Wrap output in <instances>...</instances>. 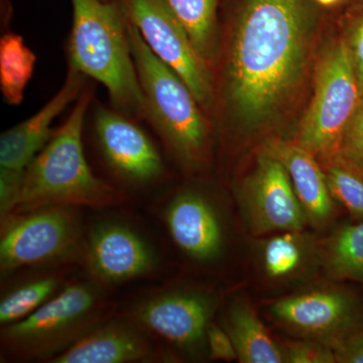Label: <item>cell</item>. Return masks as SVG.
<instances>
[{
    "mask_svg": "<svg viewBox=\"0 0 363 363\" xmlns=\"http://www.w3.org/2000/svg\"><path fill=\"white\" fill-rule=\"evenodd\" d=\"M222 75L227 111L241 128L271 123L304 74L315 0H236Z\"/></svg>",
    "mask_w": 363,
    "mask_h": 363,
    "instance_id": "obj_1",
    "label": "cell"
},
{
    "mask_svg": "<svg viewBox=\"0 0 363 363\" xmlns=\"http://www.w3.org/2000/svg\"><path fill=\"white\" fill-rule=\"evenodd\" d=\"M92 95L84 88L65 123L26 167L11 215L48 206L111 207L125 200L123 192L95 176L86 161L82 131Z\"/></svg>",
    "mask_w": 363,
    "mask_h": 363,
    "instance_id": "obj_2",
    "label": "cell"
},
{
    "mask_svg": "<svg viewBox=\"0 0 363 363\" xmlns=\"http://www.w3.org/2000/svg\"><path fill=\"white\" fill-rule=\"evenodd\" d=\"M69 64L106 88L116 111L145 119V101L131 55L128 20L118 0H71Z\"/></svg>",
    "mask_w": 363,
    "mask_h": 363,
    "instance_id": "obj_3",
    "label": "cell"
},
{
    "mask_svg": "<svg viewBox=\"0 0 363 363\" xmlns=\"http://www.w3.org/2000/svg\"><path fill=\"white\" fill-rule=\"evenodd\" d=\"M131 55L142 88L145 119L185 168L207 161L210 133L201 105L178 74L157 59L128 21Z\"/></svg>",
    "mask_w": 363,
    "mask_h": 363,
    "instance_id": "obj_4",
    "label": "cell"
},
{
    "mask_svg": "<svg viewBox=\"0 0 363 363\" xmlns=\"http://www.w3.org/2000/svg\"><path fill=\"white\" fill-rule=\"evenodd\" d=\"M104 310L95 286L70 284L30 316L4 326L2 344L13 357H55L99 325Z\"/></svg>",
    "mask_w": 363,
    "mask_h": 363,
    "instance_id": "obj_5",
    "label": "cell"
},
{
    "mask_svg": "<svg viewBox=\"0 0 363 363\" xmlns=\"http://www.w3.org/2000/svg\"><path fill=\"white\" fill-rule=\"evenodd\" d=\"M362 97L347 42L339 40L325 54L318 68L314 97L296 143L319 161L338 155L344 133Z\"/></svg>",
    "mask_w": 363,
    "mask_h": 363,
    "instance_id": "obj_6",
    "label": "cell"
},
{
    "mask_svg": "<svg viewBox=\"0 0 363 363\" xmlns=\"http://www.w3.org/2000/svg\"><path fill=\"white\" fill-rule=\"evenodd\" d=\"M2 224L0 269L4 274L61 259L80 240L77 207L39 208L11 215Z\"/></svg>",
    "mask_w": 363,
    "mask_h": 363,
    "instance_id": "obj_7",
    "label": "cell"
},
{
    "mask_svg": "<svg viewBox=\"0 0 363 363\" xmlns=\"http://www.w3.org/2000/svg\"><path fill=\"white\" fill-rule=\"evenodd\" d=\"M126 20L138 28L150 51L187 84L201 107H209L213 85L207 62L164 0H118Z\"/></svg>",
    "mask_w": 363,
    "mask_h": 363,
    "instance_id": "obj_8",
    "label": "cell"
},
{
    "mask_svg": "<svg viewBox=\"0 0 363 363\" xmlns=\"http://www.w3.org/2000/svg\"><path fill=\"white\" fill-rule=\"evenodd\" d=\"M267 313L274 323L298 338L332 348L363 324V298L342 286H320L272 301Z\"/></svg>",
    "mask_w": 363,
    "mask_h": 363,
    "instance_id": "obj_9",
    "label": "cell"
},
{
    "mask_svg": "<svg viewBox=\"0 0 363 363\" xmlns=\"http://www.w3.org/2000/svg\"><path fill=\"white\" fill-rule=\"evenodd\" d=\"M216 305L214 296L205 291L168 289L143 298L131 314L143 330L184 352L196 353L207 345Z\"/></svg>",
    "mask_w": 363,
    "mask_h": 363,
    "instance_id": "obj_10",
    "label": "cell"
},
{
    "mask_svg": "<svg viewBox=\"0 0 363 363\" xmlns=\"http://www.w3.org/2000/svg\"><path fill=\"white\" fill-rule=\"evenodd\" d=\"M238 201L248 230L257 238L309 224L285 167L266 152L241 185Z\"/></svg>",
    "mask_w": 363,
    "mask_h": 363,
    "instance_id": "obj_11",
    "label": "cell"
},
{
    "mask_svg": "<svg viewBox=\"0 0 363 363\" xmlns=\"http://www.w3.org/2000/svg\"><path fill=\"white\" fill-rule=\"evenodd\" d=\"M85 262L90 276L100 285H119L157 269V257L149 243L118 222H104L90 231Z\"/></svg>",
    "mask_w": 363,
    "mask_h": 363,
    "instance_id": "obj_12",
    "label": "cell"
},
{
    "mask_svg": "<svg viewBox=\"0 0 363 363\" xmlns=\"http://www.w3.org/2000/svg\"><path fill=\"white\" fill-rule=\"evenodd\" d=\"M116 109L97 107L95 133L107 164L116 175L138 185L156 182L164 174V164L149 136Z\"/></svg>",
    "mask_w": 363,
    "mask_h": 363,
    "instance_id": "obj_13",
    "label": "cell"
},
{
    "mask_svg": "<svg viewBox=\"0 0 363 363\" xmlns=\"http://www.w3.org/2000/svg\"><path fill=\"white\" fill-rule=\"evenodd\" d=\"M164 222L177 247L191 259L209 262L221 257L223 227L213 205L200 193L177 194L164 210Z\"/></svg>",
    "mask_w": 363,
    "mask_h": 363,
    "instance_id": "obj_14",
    "label": "cell"
},
{
    "mask_svg": "<svg viewBox=\"0 0 363 363\" xmlns=\"http://www.w3.org/2000/svg\"><path fill=\"white\" fill-rule=\"evenodd\" d=\"M84 74L69 64L65 82L58 92L40 109L0 138V167L26 169L30 162L51 140L55 130L51 128L55 119L76 101L85 88Z\"/></svg>",
    "mask_w": 363,
    "mask_h": 363,
    "instance_id": "obj_15",
    "label": "cell"
},
{
    "mask_svg": "<svg viewBox=\"0 0 363 363\" xmlns=\"http://www.w3.org/2000/svg\"><path fill=\"white\" fill-rule=\"evenodd\" d=\"M285 167L308 223L323 228L337 215L336 202L329 191L323 168L317 157L297 143L272 140L264 150Z\"/></svg>",
    "mask_w": 363,
    "mask_h": 363,
    "instance_id": "obj_16",
    "label": "cell"
},
{
    "mask_svg": "<svg viewBox=\"0 0 363 363\" xmlns=\"http://www.w3.org/2000/svg\"><path fill=\"white\" fill-rule=\"evenodd\" d=\"M138 325L111 322L86 333L63 352L52 358L54 363H128L149 359L152 344Z\"/></svg>",
    "mask_w": 363,
    "mask_h": 363,
    "instance_id": "obj_17",
    "label": "cell"
},
{
    "mask_svg": "<svg viewBox=\"0 0 363 363\" xmlns=\"http://www.w3.org/2000/svg\"><path fill=\"white\" fill-rule=\"evenodd\" d=\"M257 262L272 284H296L322 267V245L305 229L269 234L257 245Z\"/></svg>",
    "mask_w": 363,
    "mask_h": 363,
    "instance_id": "obj_18",
    "label": "cell"
},
{
    "mask_svg": "<svg viewBox=\"0 0 363 363\" xmlns=\"http://www.w3.org/2000/svg\"><path fill=\"white\" fill-rule=\"evenodd\" d=\"M225 329L233 339L241 363H284L278 341L247 301L238 300L228 308Z\"/></svg>",
    "mask_w": 363,
    "mask_h": 363,
    "instance_id": "obj_19",
    "label": "cell"
},
{
    "mask_svg": "<svg viewBox=\"0 0 363 363\" xmlns=\"http://www.w3.org/2000/svg\"><path fill=\"white\" fill-rule=\"evenodd\" d=\"M322 269L331 281L363 286V220L332 233L322 245Z\"/></svg>",
    "mask_w": 363,
    "mask_h": 363,
    "instance_id": "obj_20",
    "label": "cell"
},
{
    "mask_svg": "<svg viewBox=\"0 0 363 363\" xmlns=\"http://www.w3.org/2000/svg\"><path fill=\"white\" fill-rule=\"evenodd\" d=\"M219 1L220 0H164L207 64L214 54Z\"/></svg>",
    "mask_w": 363,
    "mask_h": 363,
    "instance_id": "obj_21",
    "label": "cell"
},
{
    "mask_svg": "<svg viewBox=\"0 0 363 363\" xmlns=\"http://www.w3.org/2000/svg\"><path fill=\"white\" fill-rule=\"evenodd\" d=\"M35 54L26 47L23 38L9 33L0 40V88L7 104L18 105L35 68Z\"/></svg>",
    "mask_w": 363,
    "mask_h": 363,
    "instance_id": "obj_22",
    "label": "cell"
},
{
    "mask_svg": "<svg viewBox=\"0 0 363 363\" xmlns=\"http://www.w3.org/2000/svg\"><path fill=\"white\" fill-rule=\"evenodd\" d=\"M321 162L334 201L353 220H363V169L339 154Z\"/></svg>",
    "mask_w": 363,
    "mask_h": 363,
    "instance_id": "obj_23",
    "label": "cell"
},
{
    "mask_svg": "<svg viewBox=\"0 0 363 363\" xmlns=\"http://www.w3.org/2000/svg\"><path fill=\"white\" fill-rule=\"evenodd\" d=\"M60 283L58 277H44L7 294L0 302V323L7 326L30 316L58 294Z\"/></svg>",
    "mask_w": 363,
    "mask_h": 363,
    "instance_id": "obj_24",
    "label": "cell"
},
{
    "mask_svg": "<svg viewBox=\"0 0 363 363\" xmlns=\"http://www.w3.org/2000/svg\"><path fill=\"white\" fill-rule=\"evenodd\" d=\"M286 363H335L330 346L311 339L298 338L279 342Z\"/></svg>",
    "mask_w": 363,
    "mask_h": 363,
    "instance_id": "obj_25",
    "label": "cell"
},
{
    "mask_svg": "<svg viewBox=\"0 0 363 363\" xmlns=\"http://www.w3.org/2000/svg\"><path fill=\"white\" fill-rule=\"evenodd\" d=\"M339 155L363 169V96L344 133Z\"/></svg>",
    "mask_w": 363,
    "mask_h": 363,
    "instance_id": "obj_26",
    "label": "cell"
},
{
    "mask_svg": "<svg viewBox=\"0 0 363 363\" xmlns=\"http://www.w3.org/2000/svg\"><path fill=\"white\" fill-rule=\"evenodd\" d=\"M26 169H13L0 167V214L1 221L13 213L21 186Z\"/></svg>",
    "mask_w": 363,
    "mask_h": 363,
    "instance_id": "obj_27",
    "label": "cell"
},
{
    "mask_svg": "<svg viewBox=\"0 0 363 363\" xmlns=\"http://www.w3.org/2000/svg\"><path fill=\"white\" fill-rule=\"evenodd\" d=\"M207 350L213 359L233 362L238 359V353L233 339L225 328L213 323L209 325L206 335Z\"/></svg>",
    "mask_w": 363,
    "mask_h": 363,
    "instance_id": "obj_28",
    "label": "cell"
},
{
    "mask_svg": "<svg viewBox=\"0 0 363 363\" xmlns=\"http://www.w3.org/2000/svg\"><path fill=\"white\" fill-rule=\"evenodd\" d=\"M337 363H363V324L334 344Z\"/></svg>",
    "mask_w": 363,
    "mask_h": 363,
    "instance_id": "obj_29",
    "label": "cell"
},
{
    "mask_svg": "<svg viewBox=\"0 0 363 363\" xmlns=\"http://www.w3.org/2000/svg\"><path fill=\"white\" fill-rule=\"evenodd\" d=\"M351 61L359 82L362 96L363 94V16L353 30L352 37L347 42Z\"/></svg>",
    "mask_w": 363,
    "mask_h": 363,
    "instance_id": "obj_30",
    "label": "cell"
},
{
    "mask_svg": "<svg viewBox=\"0 0 363 363\" xmlns=\"http://www.w3.org/2000/svg\"><path fill=\"white\" fill-rule=\"evenodd\" d=\"M339 1H340V0H315V2L323 6H334V4H338Z\"/></svg>",
    "mask_w": 363,
    "mask_h": 363,
    "instance_id": "obj_31",
    "label": "cell"
},
{
    "mask_svg": "<svg viewBox=\"0 0 363 363\" xmlns=\"http://www.w3.org/2000/svg\"><path fill=\"white\" fill-rule=\"evenodd\" d=\"M102 1H104V2H112V1H116V0H102Z\"/></svg>",
    "mask_w": 363,
    "mask_h": 363,
    "instance_id": "obj_32",
    "label": "cell"
},
{
    "mask_svg": "<svg viewBox=\"0 0 363 363\" xmlns=\"http://www.w3.org/2000/svg\"><path fill=\"white\" fill-rule=\"evenodd\" d=\"M362 96H363V94H362Z\"/></svg>",
    "mask_w": 363,
    "mask_h": 363,
    "instance_id": "obj_33",
    "label": "cell"
}]
</instances>
